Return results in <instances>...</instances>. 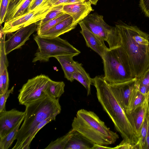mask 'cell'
Returning <instances> with one entry per match:
<instances>
[{
	"label": "cell",
	"instance_id": "obj_33",
	"mask_svg": "<svg viewBox=\"0 0 149 149\" xmlns=\"http://www.w3.org/2000/svg\"><path fill=\"white\" fill-rule=\"evenodd\" d=\"M136 84L137 86H144L149 87V69L140 77L137 78Z\"/></svg>",
	"mask_w": 149,
	"mask_h": 149
},
{
	"label": "cell",
	"instance_id": "obj_10",
	"mask_svg": "<svg viewBox=\"0 0 149 149\" xmlns=\"http://www.w3.org/2000/svg\"><path fill=\"white\" fill-rule=\"evenodd\" d=\"M37 23L21 28L4 41L3 46L5 54L7 55L13 51L20 48L24 45L29 39L30 36L36 30Z\"/></svg>",
	"mask_w": 149,
	"mask_h": 149
},
{
	"label": "cell",
	"instance_id": "obj_35",
	"mask_svg": "<svg viewBox=\"0 0 149 149\" xmlns=\"http://www.w3.org/2000/svg\"><path fill=\"white\" fill-rule=\"evenodd\" d=\"M133 145L128 141L123 139L120 143L113 149H132Z\"/></svg>",
	"mask_w": 149,
	"mask_h": 149
},
{
	"label": "cell",
	"instance_id": "obj_22",
	"mask_svg": "<svg viewBox=\"0 0 149 149\" xmlns=\"http://www.w3.org/2000/svg\"><path fill=\"white\" fill-rule=\"evenodd\" d=\"M147 95H144L142 94L136 87L131 96L127 112L130 114L138 107L141 105L145 101Z\"/></svg>",
	"mask_w": 149,
	"mask_h": 149
},
{
	"label": "cell",
	"instance_id": "obj_1",
	"mask_svg": "<svg viewBox=\"0 0 149 149\" xmlns=\"http://www.w3.org/2000/svg\"><path fill=\"white\" fill-rule=\"evenodd\" d=\"M98 100L114 124L123 139L133 146L139 141V135L135 127L133 118L125 111L116 99L109 85L101 76L93 78Z\"/></svg>",
	"mask_w": 149,
	"mask_h": 149
},
{
	"label": "cell",
	"instance_id": "obj_25",
	"mask_svg": "<svg viewBox=\"0 0 149 149\" xmlns=\"http://www.w3.org/2000/svg\"><path fill=\"white\" fill-rule=\"evenodd\" d=\"M63 5H60L52 7L45 17L37 23V26L42 25L49 21L65 13L63 10Z\"/></svg>",
	"mask_w": 149,
	"mask_h": 149
},
{
	"label": "cell",
	"instance_id": "obj_42",
	"mask_svg": "<svg viewBox=\"0 0 149 149\" xmlns=\"http://www.w3.org/2000/svg\"><path fill=\"white\" fill-rule=\"evenodd\" d=\"M89 1L91 2V4L94 5H96L97 3V2L99 0H88Z\"/></svg>",
	"mask_w": 149,
	"mask_h": 149
},
{
	"label": "cell",
	"instance_id": "obj_32",
	"mask_svg": "<svg viewBox=\"0 0 149 149\" xmlns=\"http://www.w3.org/2000/svg\"><path fill=\"white\" fill-rule=\"evenodd\" d=\"M14 88V86H13L6 92L0 95V112L6 111L5 105L7 99L10 95L13 92Z\"/></svg>",
	"mask_w": 149,
	"mask_h": 149
},
{
	"label": "cell",
	"instance_id": "obj_37",
	"mask_svg": "<svg viewBox=\"0 0 149 149\" xmlns=\"http://www.w3.org/2000/svg\"><path fill=\"white\" fill-rule=\"evenodd\" d=\"M146 116L148 124V129L146 141V149H149V113L148 110V109H147L146 114Z\"/></svg>",
	"mask_w": 149,
	"mask_h": 149
},
{
	"label": "cell",
	"instance_id": "obj_15",
	"mask_svg": "<svg viewBox=\"0 0 149 149\" xmlns=\"http://www.w3.org/2000/svg\"><path fill=\"white\" fill-rule=\"evenodd\" d=\"M72 55H66L54 57L60 64L63 71L65 77L68 80L72 82L74 73L82 66L81 63L74 61Z\"/></svg>",
	"mask_w": 149,
	"mask_h": 149
},
{
	"label": "cell",
	"instance_id": "obj_8",
	"mask_svg": "<svg viewBox=\"0 0 149 149\" xmlns=\"http://www.w3.org/2000/svg\"><path fill=\"white\" fill-rule=\"evenodd\" d=\"M50 79L48 76L41 74L28 79L19 91V104L25 105L46 97V89Z\"/></svg>",
	"mask_w": 149,
	"mask_h": 149
},
{
	"label": "cell",
	"instance_id": "obj_11",
	"mask_svg": "<svg viewBox=\"0 0 149 149\" xmlns=\"http://www.w3.org/2000/svg\"><path fill=\"white\" fill-rule=\"evenodd\" d=\"M137 78L121 83L109 85L117 101L126 112L132 93L136 88Z\"/></svg>",
	"mask_w": 149,
	"mask_h": 149
},
{
	"label": "cell",
	"instance_id": "obj_34",
	"mask_svg": "<svg viewBox=\"0 0 149 149\" xmlns=\"http://www.w3.org/2000/svg\"><path fill=\"white\" fill-rule=\"evenodd\" d=\"M139 5L145 16L149 17V0H140Z\"/></svg>",
	"mask_w": 149,
	"mask_h": 149
},
{
	"label": "cell",
	"instance_id": "obj_2",
	"mask_svg": "<svg viewBox=\"0 0 149 149\" xmlns=\"http://www.w3.org/2000/svg\"><path fill=\"white\" fill-rule=\"evenodd\" d=\"M59 98L47 95L42 99L26 104L24 122L16 136L17 141L13 149H29L30 138L38 125L46 119L56 117L61 111Z\"/></svg>",
	"mask_w": 149,
	"mask_h": 149
},
{
	"label": "cell",
	"instance_id": "obj_20",
	"mask_svg": "<svg viewBox=\"0 0 149 149\" xmlns=\"http://www.w3.org/2000/svg\"><path fill=\"white\" fill-rule=\"evenodd\" d=\"M73 78L74 80L75 79L79 82L86 88L87 95L91 94V86L93 84V79L82 66L74 73Z\"/></svg>",
	"mask_w": 149,
	"mask_h": 149
},
{
	"label": "cell",
	"instance_id": "obj_38",
	"mask_svg": "<svg viewBox=\"0 0 149 149\" xmlns=\"http://www.w3.org/2000/svg\"><path fill=\"white\" fill-rule=\"evenodd\" d=\"M113 149V148L108 147L107 146H104L100 145L97 143H95L91 149Z\"/></svg>",
	"mask_w": 149,
	"mask_h": 149
},
{
	"label": "cell",
	"instance_id": "obj_17",
	"mask_svg": "<svg viewBox=\"0 0 149 149\" xmlns=\"http://www.w3.org/2000/svg\"><path fill=\"white\" fill-rule=\"evenodd\" d=\"M95 143L75 131L65 149H91Z\"/></svg>",
	"mask_w": 149,
	"mask_h": 149
},
{
	"label": "cell",
	"instance_id": "obj_39",
	"mask_svg": "<svg viewBox=\"0 0 149 149\" xmlns=\"http://www.w3.org/2000/svg\"><path fill=\"white\" fill-rule=\"evenodd\" d=\"M87 0H68V4H73L84 2Z\"/></svg>",
	"mask_w": 149,
	"mask_h": 149
},
{
	"label": "cell",
	"instance_id": "obj_41",
	"mask_svg": "<svg viewBox=\"0 0 149 149\" xmlns=\"http://www.w3.org/2000/svg\"><path fill=\"white\" fill-rule=\"evenodd\" d=\"M146 98L147 102L148 109L149 113V92L147 94Z\"/></svg>",
	"mask_w": 149,
	"mask_h": 149
},
{
	"label": "cell",
	"instance_id": "obj_7",
	"mask_svg": "<svg viewBox=\"0 0 149 149\" xmlns=\"http://www.w3.org/2000/svg\"><path fill=\"white\" fill-rule=\"evenodd\" d=\"M82 21L91 31L107 42L109 48L121 45L120 38L116 27L108 24L102 15L97 13L89 14Z\"/></svg>",
	"mask_w": 149,
	"mask_h": 149
},
{
	"label": "cell",
	"instance_id": "obj_36",
	"mask_svg": "<svg viewBox=\"0 0 149 149\" xmlns=\"http://www.w3.org/2000/svg\"><path fill=\"white\" fill-rule=\"evenodd\" d=\"M44 0H33L29 10V13L36 9L42 3Z\"/></svg>",
	"mask_w": 149,
	"mask_h": 149
},
{
	"label": "cell",
	"instance_id": "obj_5",
	"mask_svg": "<svg viewBox=\"0 0 149 149\" xmlns=\"http://www.w3.org/2000/svg\"><path fill=\"white\" fill-rule=\"evenodd\" d=\"M119 34L121 45L126 51L135 77L139 78L149 69V45H140L133 39L129 25L116 24Z\"/></svg>",
	"mask_w": 149,
	"mask_h": 149
},
{
	"label": "cell",
	"instance_id": "obj_30",
	"mask_svg": "<svg viewBox=\"0 0 149 149\" xmlns=\"http://www.w3.org/2000/svg\"><path fill=\"white\" fill-rule=\"evenodd\" d=\"M68 0H44L37 8L49 6L51 7L68 3Z\"/></svg>",
	"mask_w": 149,
	"mask_h": 149
},
{
	"label": "cell",
	"instance_id": "obj_16",
	"mask_svg": "<svg viewBox=\"0 0 149 149\" xmlns=\"http://www.w3.org/2000/svg\"><path fill=\"white\" fill-rule=\"evenodd\" d=\"M77 25L73 24L72 18L70 16L49 30L39 36L49 38L58 37L74 29Z\"/></svg>",
	"mask_w": 149,
	"mask_h": 149
},
{
	"label": "cell",
	"instance_id": "obj_27",
	"mask_svg": "<svg viewBox=\"0 0 149 149\" xmlns=\"http://www.w3.org/2000/svg\"><path fill=\"white\" fill-rule=\"evenodd\" d=\"M7 67V66H5L3 71H0V95L3 94L8 90L9 79Z\"/></svg>",
	"mask_w": 149,
	"mask_h": 149
},
{
	"label": "cell",
	"instance_id": "obj_21",
	"mask_svg": "<svg viewBox=\"0 0 149 149\" xmlns=\"http://www.w3.org/2000/svg\"><path fill=\"white\" fill-rule=\"evenodd\" d=\"M24 118L8 133L3 137L0 138V149H8L11 146L14 141L16 139V136L17 134L19 127L24 120Z\"/></svg>",
	"mask_w": 149,
	"mask_h": 149
},
{
	"label": "cell",
	"instance_id": "obj_12",
	"mask_svg": "<svg viewBox=\"0 0 149 149\" xmlns=\"http://www.w3.org/2000/svg\"><path fill=\"white\" fill-rule=\"evenodd\" d=\"M25 111L16 109L0 112V138L13 130L25 117Z\"/></svg>",
	"mask_w": 149,
	"mask_h": 149
},
{
	"label": "cell",
	"instance_id": "obj_26",
	"mask_svg": "<svg viewBox=\"0 0 149 149\" xmlns=\"http://www.w3.org/2000/svg\"><path fill=\"white\" fill-rule=\"evenodd\" d=\"M33 1V0H24L15 12L10 21L17 18L29 13V8Z\"/></svg>",
	"mask_w": 149,
	"mask_h": 149
},
{
	"label": "cell",
	"instance_id": "obj_19",
	"mask_svg": "<svg viewBox=\"0 0 149 149\" xmlns=\"http://www.w3.org/2000/svg\"><path fill=\"white\" fill-rule=\"evenodd\" d=\"M65 86L63 81H56L50 79L46 88V94L54 99L59 98L64 92Z\"/></svg>",
	"mask_w": 149,
	"mask_h": 149
},
{
	"label": "cell",
	"instance_id": "obj_40",
	"mask_svg": "<svg viewBox=\"0 0 149 149\" xmlns=\"http://www.w3.org/2000/svg\"><path fill=\"white\" fill-rule=\"evenodd\" d=\"M132 149H142V148L140 141L137 143L133 146Z\"/></svg>",
	"mask_w": 149,
	"mask_h": 149
},
{
	"label": "cell",
	"instance_id": "obj_31",
	"mask_svg": "<svg viewBox=\"0 0 149 149\" xmlns=\"http://www.w3.org/2000/svg\"><path fill=\"white\" fill-rule=\"evenodd\" d=\"M10 0H0V23L1 24L4 19Z\"/></svg>",
	"mask_w": 149,
	"mask_h": 149
},
{
	"label": "cell",
	"instance_id": "obj_28",
	"mask_svg": "<svg viewBox=\"0 0 149 149\" xmlns=\"http://www.w3.org/2000/svg\"><path fill=\"white\" fill-rule=\"evenodd\" d=\"M24 0H10L4 19V22L9 21L15 12Z\"/></svg>",
	"mask_w": 149,
	"mask_h": 149
},
{
	"label": "cell",
	"instance_id": "obj_29",
	"mask_svg": "<svg viewBox=\"0 0 149 149\" xmlns=\"http://www.w3.org/2000/svg\"><path fill=\"white\" fill-rule=\"evenodd\" d=\"M147 129V121L146 115L143 124L142 125L139 133V140L141 143L142 149H146Z\"/></svg>",
	"mask_w": 149,
	"mask_h": 149
},
{
	"label": "cell",
	"instance_id": "obj_24",
	"mask_svg": "<svg viewBox=\"0 0 149 149\" xmlns=\"http://www.w3.org/2000/svg\"><path fill=\"white\" fill-rule=\"evenodd\" d=\"M70 16L65 13L49 21L42 25L37 26L36 30L37 34L38 35H41Z\"/></svg>",
	"mask_w": 149,
	"mask_h": 149
},
{
	"label": "cell",
	"instance_id": "obj_14",
	"mask_svg": "<svg viewBox=\"0 0 149 149\" xmlns=\"http://www.w3.org/2000/svg\"><path fill=\"white\" fill-rule=\"evenodd\" d=\"M81 28L80 33L83 36L87 46L97 53L101 57L108 47L104 41L91 31L82 21L79 23Z\"/></svg>",
	"mask_w": 149,
	"mask_h": 149
},
{
	"label": "cell",
	"instance_id": "obj_6",
	"mask_svg": "<svg viewBox=\"0 0 149 149\" xmlns=\"http://www.w3.org/2000/svg\"><path fill=\"white\" fill-rule=\"evenodd\" d=\"M33 39L38 48L33 60V63L38 61L47 62L50 58L59 56L72 55L75 56L81 53L66 40L59 36L47 38L37 34L34 35Z\"/></svg>",
	"mask_w": 149,
	"mask_h": 149
},
{
	"label": "cell",
	"instance_id": "obj_18",
	"mask_svg": "<svg viewBox=\"0 0 149 149\" xmlns=\"http://www.w3.org/2000/svg\"><path fill=\"white\" fill-rule=\"evenodd\" d=\"M148 109L147 98L143 103L130 114L132 116L136 130L139 135V133Z\"/></svg>",
	"mask_w": 149,
	"mask_h": 149
},
{
	"label": "cell",
	"instance_id": "obj_23",
	"mask_svg": "<svg viewBox=\"0 0 149 149\" xmlns=\"http://www.w3.org/2000/svg\"><path fill=\"white\" fill-rule=\"evenodd\" d=\"M76 131L72 129L66 134L51 142L45 149H65L69 140Z\"/></svg>",
	"mask_w": 149,
	"mask_h": 149
},
{
	"label": "cell",
	"instance_id": "obj_3",
	"mask_svg": "<svg viewBox=\"0 0 149 149\" xmlns=\"http://www.w3.org/2000/svg\"><path fill=\"white\" fill-rule=\"evenodd\" d=\"M72 129L95 143L104 146L114 143L118 135L111 130L94 112L78 111L72 124Z\"/></svg>",
	"mask_w": 149,
	"mask_h": 149
},
{
	"label": "cell",
	"instance_id": "obj_4",
	"mask_svg": "<svg viewBox=\"0 0 149 149\" xmlns=\"http://www.w3.org/2000/svg\"><path fill=\"white\" fill-rule=\"evenodd\" d=\"M104 80L109 85L124 82L136 77L127 54L121 45L108 48L101 57Z\"/></svg>",
	"mask_w": 149,
	"mask_h": 149
},
{
	"label": "cell",
	"instance_id": "obj_9",
	"mask_svg": "<svg viewBox=\"0 0 149 149\" xmlns=\"http://www.w3.org/2000/svg\"><path fill=\"white\" fill-rule=\"evenodd\" d=\"M52 7L47 6L38 8L17 18L5 22L3 28L5 33H12L23 27L38 23L44 18Z\"/></svg>",
	"mask_w": 149,
	"mask_h": 149
},
{
	"label": "cell",
	"instance_id": "obj_13",
	"mask_svg": "<svg viewBox=\"0 0 149 149\" xmlns=\"http://www.w3.org/2000/svg\"><path fill=\"white\" fill-rule=\"evenodd\" d=\"M91 4L88 0L79 3L67 4L63 5V10L72 17L73 24L77 25L93 10Z\"/></svg>",
	"mask_w": 149,
	"mask_h": 149
}]
</instances>
